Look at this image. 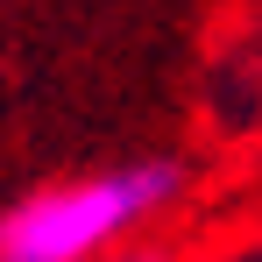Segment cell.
I'll use <instances>...</instances> for the list:
<instances>
[{
  "label": "cell",
  "mask_w": 262,
  "mask_h": 262,
  "mask_svg": "<svg viewBox=\"0 0 262 262\" xmlns=\"http://www.w3.org/2000/svg\"><path fill=\"white\" fill-rule=\"evenodd\" d=\"M177 191H184V163H170V156L43 184L0 213V262H99L128 234H142Z\"/></svg>",
  "instance_id": "6da1fadb"
}]
</instances>
